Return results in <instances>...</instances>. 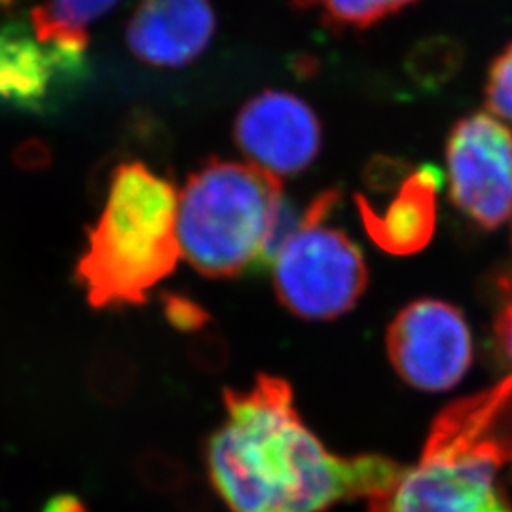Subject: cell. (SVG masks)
I'll return each mask as SVG.
<instances>
[{
    "label": "cell",
    "instance_id": "6da1fadb",
    "mask_svg": "<svg viewBox=\"0 0 512 512\" xmlns=\"http://www.w3.org/2000/svg\"><path fill=\"white\" fill-rule=\"evenodd\" d=\"M226 416L205 444L211 486L228 512H325L387 492L403 465L332 454L298 416L291 385L260 374L224 393Z\"/></svg>",
    "mask_w": 512,
    "mask_h": 512
},
{
    "label": "cell",
    "instance_id": "7a4b0ae2",
    "mask_svg": "<svg viewBox=\"0 0 512 512\" xmlns=\"http://www.w3.org/2000/svg\"><path fill=\"white\" fill-rule=\"evenodd\" d=\"M512 376L440 412L420 459L368 501V512H512Z\"/></svg>",
    "mask_w": 512,
    "mask_h": 512
},
{
    "label": "cell",
    "instance_id": "3957f363",
    "mask_svg": "<svg viewBox=\"0 0 512 512\" xmlns=\"http://www.w3.org/2000/svg\"><path fill=\"white\" fill-rule=\"evenodd\" d=\"M175 186L141 162L118 165L88 232L76 281L93 310L141 306L181 258Z\"/></svg>",
    "mask_w": 512,
    "mask_h": 512
},
{
    "label": "cell",
    "instance_id": "277c9868",
    "mask_svg": "<svg viewBox=\"0 0 512 512\" xmlns=\"http://www.w3.org/2000/svg\"><path fill=\"white\" fill-rule=\"evenodd\" d=\"M283 183L253 164L211 158L186 179L177 205L184 260L211 279L272 262L283 220Z\"/></svg>",
    "mask_w": 512,
    "mask_h": 512
},
{
    "label": "cell",
    "instance_id": "5b68a950",
    "mask_svg": "<svg viewBox=\"0 0 512 512\" xmlns=\"http://www.w3.org/2000/svg\"><path fill=\"white\" fill-rule=\"evenodd\" d=\"M338 200V190L321 192L281 238L270 262L277 300L306 321L346 315L368 287V266L359 245L342 230L325 226Z\"/></svg>",
    "mask_w": 512,
    "mask_h": 512
},
{
    "label": "cell",
    "instance_id": "8992f818",
    "mask_svg": "<svg viewBox=\"0 0 512 512\" xmlns=\"http://www.w3.org/2000/svg\"><path fill=\"white\" fill-rule=\"evenodd\" d=\"M450 202L480 230L512 215V129L492 112L458 120L446 141Z\"/></svg>",
    "mask_w": 512,
    "mask_h": 512
},
{
    "label": "cell",
    "instance_id": "52a82bcc",
    "mask_svg": "<svg viewBox=\"0 0 512 512\" xmlns=\"http://www.w3.org/2000/svg\"><path fill=\"white\" fill-rule=\"evenodd\" d=\"M385 346L404 382L420 391H448L473 365V334L465 315L450 302L420 298L391 321Z\"/></svg>",
    "mask_w": 512,
    "mask_h": 512
},
{
    "label": "cell",
    "instance_id": "ba28073f",
    "mask_svg": "<svg viewBox=\"0 0 512 512\" xmlns=\"http://www.w3.org/2000/svg\"><path fill=\"white\" fill-rule=\"evenodd\" d=\"M90 76L86 52L37 37L31 23L0 27V105L50 114L73 97Z\"/></svg>",
    "mask_w": 512,
    "mask_h": 512
},
{
    "label": "cell",
    "instance_id": "9c48e42d",
    "mask_svg": "<svg viewBox=\"0 0 512 512\" xmlns=\"http://www.w3.org/2000/svg\"><path fill=\"white\" fill-rule=\"evenodd\" d=\"M234 141L247 164L277 179L306 171L321 152L317 114L298 95L264 90L251 97L234 120Z\"/></svg>",
    "mask_w": 512,
    "mask_h": 512
},
{
    "label": "cell",
    "instance_id": "30bf717a",
    "mask_svg": "<svg viewBox=\"0 0 512 512\" xmlns=\"http://www.w3.org/2000/svg\"><path fill=\"white\" fill-rule=\"evenodd\" d=\"M217 18L209 0H139L126 29L129 52L156 69H183L209 48Z\"/></svg>",
    "mask_w": 512,
    "mask_h": 512
},
{
    "label": "cell",
    "instance_id": "8fae6325",
    "mask_svg": "<svg viewBox=\"0 0 512 512\" xmlns=\"http://www.w3.org/2000/svg\"><path fill=\"white\" fill-rule=\"evenodd\" d=\"M440 183L442 175L437 167L421 165L399 186L384 213H378L363 194H357L355 205L368 238L387 255L423 251L435 236Z\"/></svg>",
    "mask_w": 512,
    "mask_h": 512
},
{
    "label": "cell",
    "instance_id": "7c38bea8",
    "mask_svg": "<svg viewBox=\"0 0 512 512\" xmlns=\"http://www.w3.org/2000/svg\"><path fill=\"white\" fill-rule=\"evenodd\" d=\"M118 4V0H46L31 10L29 23L44 42L86 52L90 27Z\"/></svg>",
    "mask_w": 512,
    "mask_h": 512
},
{
    "label": "cell",
    "instance_id": "4fadbf2b",
    "mask_svg": "<svg viewBox=\"0 0 512 512\" xmlns=\"http://www.w3.org/2000/svg\"><path fill=\"white\" fill-rule=\"evenodd\" d=\"M418 0H296L298 8L315 12L332 31H365Z\"/></svg>",
    "mask_w": 512,
    "mask_h": 512
},
{
    "label": "cell",
    "instance_id": "5bb4252c",
    "mask_svg": "<svg viewBox=\"0 0 512 512\" xmlns=\"http://www.w3.org/2000/svg\"><path fill=\"white\" fill-rule=\"evenodd\" d=\"M463 59L465 52L454 38H427L410 50L406 71L423 88H440L458 74Z\"/></svg>",
    "mask_w": 512,
    "mask_h": 512
},
{
    "label": "cell",
    "instance_id": "9a60e30c",
    "mask_svg": "<svg viewBox=\"0 0 512 512\" xmlns=\"http://www.w3.org/2000/svg\"><path fill=\"white\" fill-rule=\"evenodd\" d=\"M86 384L99 403L120 406L135 389L137 370L124 355L103 353L88 365Z\"/></svg>",
    "mask_w": 512,
    "mask_h": 512
},
{
    "label": "cell",
    "instance_id": "2e32d148",
    "mask_svg": "<svg viewBox=\"0 0 512 512\" xmlns=\"http://www.w3.org/2000/svg\"><path fill=\"white\" fill-rule=\"evenodd\" d=\"M494 289V338L501 359L512 370V266L497 272Z\"/></svg>",
    "mask_w": 512,
    "mask_h": 512
},
{
    "label": "cell",
    "instance_id": "e0dca14e",
    "mask_svg": "<svg viewBox=\"0 0 512 512\" xmlns=\"http://www.w3.org/2000/svg\"><path fill=\"white\" fill-rule=\"evenodd\" d=\"M486 107L501 120L512 122V42L495 57L486 78Z\"/></svg>",
    "mask_w": 512,
    "mask_h": 512
},
{
    "label": "cell",
    "instance_id": "ac0fdd59",
    "mask_svg": "<svg viewBox=\"0 0 512 512\" xmlns=\"http://www.w3.org/2000/svg\"><path fill=\"white\" fill-rule=\"evenodd\" d=\"M135 473L143 486L154 492H164L171 488L181 475L179 465L171 458L158 452L141 454L135 461Z\"/></svg>",
    "mask_w": 512,
    "mask_h": 512
},
{
    "label": "cell",
    "instance_id": "d6986e66",
    "mask_svg": "<svg viewBox=\"0 0 512 512\" xmlns=\"http://www.w3.org/2000/svg\"><path fill=\"white\" fill-rule=\"evenodd\" d=\"M412 171L414 169L403 160L389 158V156H376L366 164L365 184L374 192L389 194L393 190H399V186L408 179Z\"/></svg>",
    "mask_w": 512,
    "mask_h": 512
},
{
    "label": "cell",
    "instance_id": "ffe728a7",
    "mask_svg": "<svg viewBox=\"0 0 512 512\" xmlns=\"http://www.w3.org/2000/svg\"><path fill=\"white\" fill-rule=\"evenodd\" d=\"M164 313L167 321L179 330L202 329L207 323V311L183 294H164Z\"/></svg>",
    "mask_w": 512,
    "mask_h": 512
},
{
    "label": "cell",
    "instance_id": "44dd1931",
    "mask_svg": "<svg viewBox=\"0 0 512 512\" xmlns=\"http://www.w3.org/2000/svg\"><path fill=\"white\" fill-rule=\"evenodd\" d=\"M42 512H88V507L78 495L59 494L48 499Z\"/></svg>",
    "mask_w": 512,
    "mask_h": 512
}]
</instances>
